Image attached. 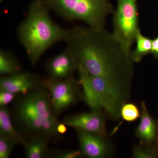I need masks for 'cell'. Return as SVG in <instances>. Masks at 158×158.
I'll return each mask as SVG.
<instances>
[{"mask_svg": "<svg viewBox=\"0 0 158 158\" xmlns=\"http://www.w3.org/2000/svg\"><path fill=\"white\" fill-rule=\"evenodd\" d=\"M66 42L78 66L129 94L134 62L131 53L125 49L113 33L104 27L77 26L69 29Z\"/></svg>", "mask_w": 158, "mask_h": 158, "instance_id": "6da1fadb", "label": "cell"}, {"mask_svg": "<svg viewBox=\"0 0 158 158\" xmlns=\"http://www.w3.org/2000/svg\"><path fill=\"white\" fill-rule=\"evenodd\" d=\"M50 11L45 0L32 1L25 19L18 27V37L32 67L36 66L51 47L61 41L66 42L69 36V30L54 22Z\"/></svg>", "mask_w": 158, "mask_h": 158, "instance_id": "7a4b0ae2", "label": "cell"}, {"mask_svg": "<svg viewBox=\"0 0 158 158\" xmlns=\"http://www.w3.org/2000/svg\"><path fill=\"white\" fill-rule=\"evenodd\" d=\"M13 117L26 137H44L59 139L57 127L59 122L54 113L47 89L42 85L25 94H20L15 101Z\"/></svg>", "mask_w": 158, "mask_h": 158, "instance_id": "3957f363", "label": "cell"}, {"mask_svg": "<svg viewBox=\"0 0 158 158\" xmlns=\"http://www.w3.org/2000/svg\"><path fill=\"white\" fill-rule=\"evenodd\" d=\"M79 81L81 88L82 99L91 110L104 111L110 118H120L123 105L127 102L129 94L107 80L88 73L78 66Z\"/></svg>", "mask_w": 158, "mask_h": 158, "instance_id": "277c9868", "label": "cell"}, {"mask_svg": "<svg viewBox=\"0 0 158 158\" xmlns=\"http://www.w3.org/2000/svg\"><path fill=\"white\" fill-rule=\"evenodd\" d=\"M50 11L66 20L81 21L89 27H104L114 11L110 0H45Z\"/></svg>", "mask_w": 158, "mask_h": 158, "instance_id": "5b68a950", "label": "cell"}, {"mask_svg": "<svg viewBox=\"0 0 158 158\" xmlns=\"http://www.w3.org/2000/svg\"><path fill=\"white\" fill-rule=\"evenodd\" d=\"M113 15V34L127 52L131 53L140 31L138 0H117Z\"/></svg>", "mask_w": 158, "mask_h": 158, "instance_id": "8992f818", "label": "cell"}, {"mask_svg": "<svg viewBox=\"0 0 158 158\" xmlns=\"http://www.w3.org/2000/svg\"><path fill=\"white\" fill-rule=\"evenodd\" d=\"M41 85L48 90L52 107L57 116L82 99L79 80L74 77L62 80L42 79Z\"/></svg>", "mask_w": 158, "mask_h": 158, "instance_id": "52a82bcc", "label": "cell"}, {"mask_svg": "<svg viewBox=\"0 0 158 158\" xmlns=\"http://www.w3.org/2000/svg\"><path fill=\"white\" fill-rule=\"evenodd\" d=\"M63 122L76 130L107 138L106 120L102 111L91 110L88 113L68 115L64 118Z\"/></svg>", "mask_w": 158, "mask_h": 158, "instance_id": "ba28073f", "label": "cell"}, {"mask_svg": "<svg viewBox=\"0 0 158 158\" xmlns=\"http://www.w3.org/2000/svg\"><path fill=\"white\" fill-rule=\"evenodd\" d=\"M78 68L77 61L68 47L50 58L45 64L48 78L53 80H64L74 77Z\"/></svg>", "mask_w": 158, "mask_h": 158, "instance_id": "9c48e42d", "label": "cell"}, {"mask_svg": "<svg viewBox=\"0 0 158 158\" xmlns=\"http://www.w3.org/2000/svg\"><path fill=\"white\" fill-rule=\"evenodd\" d=\"M42 80L37 73L22 71L11 75L1 76L0 90L25 94L40 86Z\"/></svg>", "mask_w": 158, "mask_h": 158, "instance_id": "30bf717a", "label": "cell"}, {"mask_svg": "<svg viewBox=\"0 0 158 158\" xmlns=\"http://www.w3.org/2000/svg\"><path fill=\"white\" fill-rule=\"evenodd\" d=\"M76 131L83 156L89 158H104L110 156L112 148L107 138L81 130Z\"/></svg>", "mask_w": 158, "mask_h": 158, "instance_id": "8fae6325", "label": "cell"}, {"mask_svg": "<svg viewBox=\"0 0 158 158\" xmlns=\"http://www.w3.org/2000/svg\"><path fill=\"white\" fill-rule=\"evenodd\" d=\"M141 119L136 129V136L139 140V144L144 145H156L158 132V121L150 114L144 101L141 102Z\"/></svg>", "mask_w": 158, "mask_h": 158, "instance_id": "7c38bea8", "label": "cell"}, {"mask_svg": "<svg viewBox=\"0 0 158 158\" xmlns=\"http://www.w3.org/2000/svg\"><path fill=\"white\" fill-rule=\"evenodd\" d=\"M11 114L7 106H0V136L10 138L23 145L27 137L13 124Z\"/></svg>", "mask_w": 158, "mask_h": 158, "instance_id": "4fadbf2b", "label": "cell"}, {"mask_svg": "<svg viewBox=\"0 0 158 158\" xmlns=\"http://www.w3.org/2000/svg\"><path fill=\"white\" fill-rule=\"evenodd\" d=\"M50 140L44 137H27L23 144L27 158H44L49 156L48 143Z\"/></svg>", "mask_w": 158, "mask_h": 158, "instance_id": "5bb4252c", "label": "cell"}, {"mask_svg": "<svg viewBox=\"0 0 158 158\" xmlns=\"http://www.w3.org/2000/svg\"><path fill=\"white\" fill-rule=\"evenodd\" d=\"M21 65L15 55L11 51H0V73L9 76L22 71Z\"/></svg>", "mask_w": 158, "mask_h": 158, "instance_id": "9a60e30c", "label": "cell"}, {"mask_svg": "<svg viewBox=\"0 0 158 158\" xmlns=\"http://www.w3.org/2000/svg\"><path fill=\"white\" fill-rule=\"evenodd\" d=\"M136 47L135 49L131 51V56L133 62H139L145 56L152 53V39L144 36L139 31L135 38Z\"/></svg>", "mask_w": 158, "mask_h": 158, "instance_id": "2e32d148", "label": "cell"}, {"mask_svg": "<svg viewBox=\"0 0 158 158\" xmlns=\"http://www.w3.org/2000/svg\"><path fill=\"white\" fill-rule=\"evenodd\" d=\"M132 157L156 158L158 157V149L156 145L150 146L139 144L133 146Z\"/></svg>", "mask_w": 158, "mask_h": 158, "instance_id": "e0dca14e", "label": "cell"}, {"mask_svg": "<svg viewBox=\"0 0 158 158\" xmlns=\"http://www.w3.org/2000/svg\"><path fill=\"white\" fill-rule=\"evenodd\" d=\"M141 116V110L135 104L127 102L122 106L120 118L125 121L133 122L140 118Z\"/></svg>", "mask_w": 158, "mask_h": 158, "instance_id": "ac0fdd59", "label": "cell"}, {"mask_svg": "<svg viewBox=\"0 0 158 158\" xmlns=\"http://www.w3.org/2000/svg\"><path fill=\"white\" fill-rule=\"evenodd\" d=\"M14 140L0 136V158H9L15 146L17 144Z\"/></svg>", "mask_w": 158, "mask_h": 158, "instance_id": "d6986e66", "label": "cell"}, {"mask_svg": "<svg viewBox=\"0 0 158 158\" xmlns=\"http://www.w3.org/2000/svg\"><path fill=\"white\" fill-rule=\"evenodd\" d=\"M55 158H78L83 156L80 150H54L50 152L49 156Z\"/></svg>", "mask_w": 158, "mask_h": 158, "instance_id": "ffe728a7", "label": "cell"}, {"mask_svg": "<svg viewBox=\"0 0 158 158\" xmlns=\"http://www.w3.org/2000/svg\"><path fill=\"white\" fill-rule=\"evenodd\" d=\"M16 94L0 90V106H7L15 99Z\"/></svg>", "mask_w": 158, "mask_h": 158, "instance_id": "44dd1931", "label": "cell"}, {"mask_svg": "<svg viewBox=\"0 0 158 158\" xmlns=\"http://www.w3.org/2000/svg\"><path fill=\"white\" fill-rule=\"evenodd\" d=\"M156 59H158V35L152 39V53Z\"/></svg>", "mask_w": 158, "mask_h": 158, "instance_id": "7402d4cb", "label": "cell"}, {"mask_svg": "<svg viewBox=\"0 0 158 158\" xmlns=\"http://www.w3.org/2000/svg\"><path fill=\"white\" fill-rule=\"evenodd\" d=\"M67 126L64 123L59 122L57 127V131L58 134L61 136L64 135L67 132Z\"/></svg>", "mask_w": 158, "mask_h": 158, "instance_id": "603a6c76", "label": "cell"}, {"mask_svg": "<svg viewBox=\"0 0 158 158\" xmlns=\"http://www.w3.org/2000/svg\"><path fill=\"white\" fill-rule=\"evenodd\" d=\"M156 146L157 148L158 149V135L156 141Z\"/></svg>", "mask_w": 158, "mask_h": 158, "instance_id": "cb8c5ba5", "label": "cell"}]
</instances>
